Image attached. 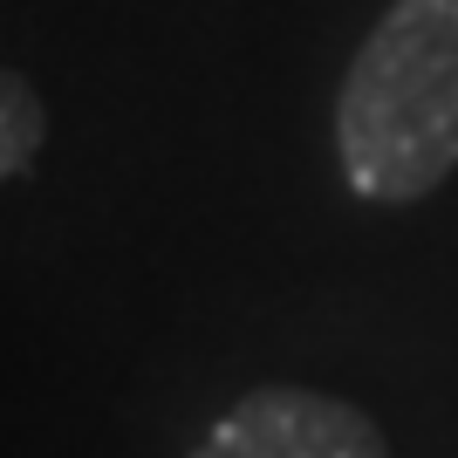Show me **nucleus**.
<instances>
[{
  "instance_id": "1",
  "label": "nucleus",
  "mask_w": 458,
  "mask_h": 458,
  "mask_svg": "<svg viewBox=\"0 0 458 458\" xmlns=\"http://www.w3.org/2000/svg\"><path fill=\"white\" fill-rule=\"evenodd\" d=\"M356 199L418 206L458 172V0H390L335 96Z\"/></svg>"
},
{
  "instance_id": "2",
  "label": "nucleus",
  "mask_w": 458,
  "mask_h": 458,
  "mask_svg": "<svg viewBox=\"0 0 458 458\" xmlns=\"http://www.w3.org/2000/svg\"><path fill=\"white\" fill-rule=\"evenodd\" d=\"M191 458H390V445L363 403L308 383H260L191 445Z\"/></svg>"
},
{
  "instance_id": "3",
  "label": "nucleus",
  "mask_w": 458,
  "mask_h": 458,
  "mask_svg": "<svg viewBox=\"0 0 458 458\" xmlns=\"http://www.w3.org/2000/svg\"><path fill=\"white\" fill-rule=\"evenodd\" d=\"M48 144V103L35 96V82L0 69V185L21 178Z\"/></svg>"
}]
</instances>
